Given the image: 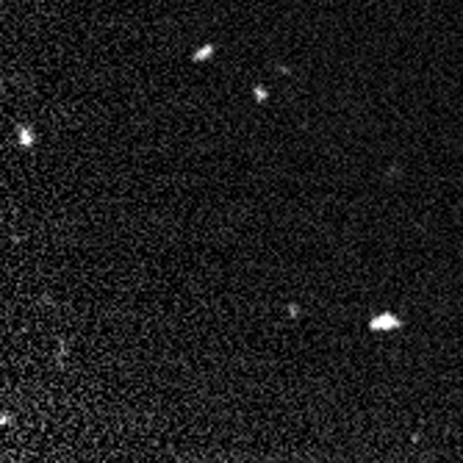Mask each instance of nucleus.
<instances>
[{"instance_id":"nucleus-6","label":"nucleus","mask_w":463,"mask_h":463,"mask_svg":"<svg viewBox=\"0 0 463 463\" xmlns=\"http://www.w3.org/2000/svg\"><path fill=\"white\" fill-rule=\"evenodd\" d=\"M275 70H277L280 75H291V67H289V64H275Z\"/></svg>"},{"instance_id":"nucleus-4","label":"nucleus","mask_w":463,"mask_h":463,"mask_svg":"<svg viewBox=\"0 0 463 463\" xmlns=\"http://www.w3.org/2000/svg\"><path fill=\"white\" fill-rule=\"evenodd\" d=\"M253 97H255V103H266V100H269V89H266L264 84H255L253 86Z\"/></svg>"},{"instance_id":"nucleus-1","label":"nucleus","mask_w":463,"mask_h":463,"mask_svg":"<svg viewBox=\"0 0 463 463\" xmlns=\"http://www.w3.org/2000/svg\"><path fill=\"white\" fill-rule=\"evenodd\" d=\"M369 330L372 333H394V330H402V319L397 316L394 311H380L369 319Z\"/></svg>"},{"instance_id":"nucleus-5","label":"nucleus","mask_w":463,"mask_h":463,"mask_svg":"<svg viewBox=\"0 0 463 463\" xmlns=\"http://www.w3.org/2000/svg\"><path fill=\"white\" fill-rule=\"evenodd\" d=\"M286 311H289V316H291V319H297V316H300V313H302L297 302H289V305H286Z\"/></svg>"},{"instance_id":"nucleus-7","label":"nucleus","mask_w":463,"mask_h":463,"mask_svg":"<svg viewBox=\"0 0 463 463\" xmlns=\"http://www.w3.org/2000/svg\"><path fill=\"white\" fill-rule=\"evenodd\" d=\"M399 175H402V172H399V167H388V172H385V178H388V181H391V178H399Z\"/></svg>"},{"instance_id":"nucleus-3","label":"nucleus","mask_w":463,"mask_h":463,"mask_svg":"<svg viewBox=\"0 0 463 463\" xmlns=\"http://www.w3.org/2000/svg\"><path fill=\"white\" fill-rule=\"evenodd\" d=\"M17 142L20 147H34L37 145V133L31 125H17Z\"/></svg>"},{"instance_id":"nucleus-2","label":"nucleus","mask_w":463,"mask_h":463,"mask_svg":"<svg viewBox=\"0 0 463 463\" xmlns=\"http://www.w3.org/2000/svg\"><path fill=\"white\" fill-rule=\"evenodd\" d=\"M214 56H217V42H205L192 53V61L194 64H205V61H211Z\"/></svg>"}]
</instances>
